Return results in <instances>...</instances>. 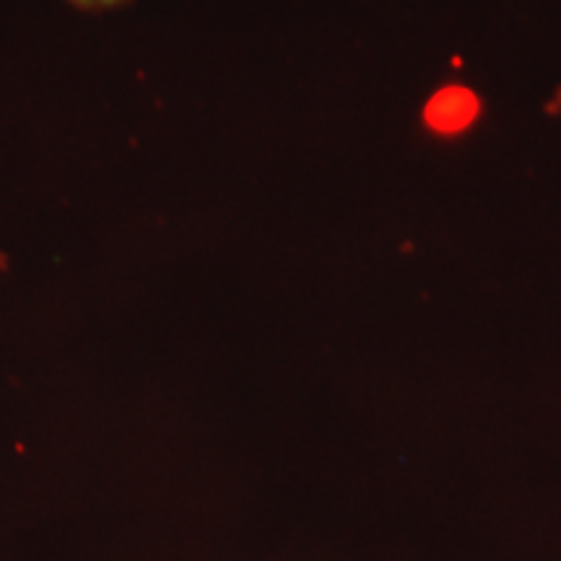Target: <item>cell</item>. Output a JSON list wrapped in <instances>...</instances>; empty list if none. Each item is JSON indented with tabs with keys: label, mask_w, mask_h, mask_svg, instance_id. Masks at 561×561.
I'll list each match as a JSON object with an SVG mask.
<instances>
[{
	"label": "cell",
	"mask_w": 561,
	"mask_h": 561,
	"mask_svg": "<svg viewBox=\"0 0 561 561\" xmlns=\"http://www.w3.org/2000/svg\"><path fill=\"white\" fill-rule=\"evenodd\" d=\"M70 9L81 13H110L121 11L125 5H130L133 0H66Z\"/></svg>",
	"instance_id": "cell-2"
},
{
	"label": "cell",
	"mask_w": 561,
	"mask_h": 561,
	"mask_svg": "<svg viewBox=\"0 0 561 561\" xmlns=\"http://www.w3.org/2000/svg\"><path fill=\"white\" fill-rule=\"evenodd\" d=\"M476 115V100L466 89H445L426 107V121L437 130H458L471 123Z\"/></svg>",
	"instance_id": "cell-1"
}]
</instances>
